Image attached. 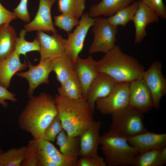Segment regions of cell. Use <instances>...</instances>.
<instances>
[{"mask_svg": "<svg viewBox=\"0 0 166 166\" xmlns=\"http://www.w3.org/2000/svg\"><path fill=\"white\" fill-rule=\"evenodd\" d=\"M29 98L18 117V124L21 129L38 140L42 138L45 130L57 115L54 97L42 92Z\"/></svg>", "mask_w": 166, "mask_h": 166, "instance_id": "obj_1", "label": "cell"}, {"mask_svg": "<svg viewBox=\"0 0 166 166\" xmlns=\"http://www.w3.org/2000/svg\"><path fill=\"white\" fill-rule=\"evenodd\" d=\"M97 66L99 72L118 82H131L142 78L145 71L136 59L124 53L117 45L97 61Z\"/></svg>", "mask_w": 166, "mask_h": 166, "instance_id": "obj_2", "label": "cell"}, {"mask_svg": "<svg viewBox=\"0 0 166 166\" xmlns=\"http://www.w3.org/2000/svg\"><path fill=\"white\" fill-rule=\"evenodd\" d=\"M54 99L63 129L69 136H80L94 121L86 100L73 101L58 94Z\"/></svg>", "mask_w": 166, "mask_h": 166, "instance_id": "obj_3", "label": "cell"}, {"mask_svg": "<svg viewBox=\"0 0 166 166\" xmlns=\"http://www.w3.org/2000/svg\"><path fill=\"white\" fill-rule=\"evenodd\" d=\"M100 144L107 166H132L138 153L126 138L110 130L101 136Z\"/></svg>", "mask_w": 166, "mask_h": 166, "instance_id": "obj_4", "label": "cell"}, {"mask_svg": "<svg viewBox=\"0 0 166 166\" xmlns=\"http://www.w3.org/2000/svg\"><path fill=\"white\" fill-rule=\"evenodd\" d=\"M109 130L126 138L147 131L143 113L128 105L112 115Z\"/></svg>", "mask_w": 166, "mask_h": 166, "instance_id": "obj_5", "label": "cell"}, {"mask_svg": "<svg viewBox=\"0 0 166 166\" xmlns=\"http://www.w3.org/2000/svg\"><path fill=\"white\" fill-rule=\"evenodd\" d=\"M92 26L93 40L89 49L91 54L96 52L105 53L112 49L116 45L118 27L110 24L107 18L97 17Z\"/></svg>", "mask_w": 166, "mask_h": 166, "instance_id": "obj_6", "label": "cell"}, {"mask_svg": "<svg viewBox=\"0 0 166 166\" xmlns=\"http://www.w3.org/2000/svg\"><path fill=\"white\" fill-rule=\"evenodd\" d=\"M130 83L117 82L108 95L96 101L97 109L103 115H111L128 105Z\"/></svg>", "mask_w": 166, "mask_h": 166, "instance_id": "obj_7", "label": "cell"}, {"mask_svg": "<svg viewBox=\"0 0 166 166\" xmlns=\"http://www.w3.org/2000/svg\"><path fill=\"white\" fill-rule=\"evenodd\" d=\"M95 22V18L90 17L89 13H84L79 24L73 32L68 34L67 38L65 39V53L74 64L83 48L88 32Z\"/></svg>", "mask_w": 166, "mask_h": 166, "instance_id": "obj_8", "label": "cell"}, {"mask_svg": "<svg viewBox=\"0 0 166 166\" xmlns=\"http://www.w3.org/2000/svg\"><path fill=\"white\" fill-rule=\"evenodd\" d=\"M162 67L160 62L154 61L144 71L142 77L151 93L153 108L156 109L159 108L161 100L166 94V79Z\"/></svg>", "mask_w": 166, "mask_h": 166, "instance_id": "obj_9", "label": "cell"}, {"mask_svg": "<svg viewBox=\"0 0 166 166\" xmlns=\"http://www.w3.org/2000/svg\"><path fill=\"white\" fill-rule=\"evenodd\" d=\"M37 166H76L77 160L63 155L51 142L37 140Z\"/></svg>", "mask_w": 166, "mask_h": 166, "instance_id": "obj_10", "label": "cell"}, {"mask_svg": "<svg viewBox=\"0 0 166 166\" xmlns=\"http://www.w3.org/2000/svg\"><path fill=\"white\" fill-rule=\"evenodd\" d=\"M53 59H48L40 61L39 64L36 65L29 62L27 71L18 72L15 74L27 81L29 85L27 92L29 98L33 96L34 91L39 85L49 84V77L53 71Z\"/></svg>", "mask_w": 166, "mask_h": 166, "instance_id": "obj_11", "label": "cell"}, {"mask_svg": "<svg viewBox=\"0 0 166 166\" xmlns=\"http://www.w3.org/2000/svg\"><path fill=\"white\" fill-rule=\"evenodd\" d=\"M128 105L143 114L153 108L151 93L142 78L130 83Z\"/></svg>", "mask_w": 166, "mask_h": 166, "instance_id": "obj_12", "label": "cell"}, {"mask_svg": "<svg viewBox=\"0 0 166 166\" xmlns=\"http://www.w3.org/2000/svg\"><path fill=\"white\" fill-rule=\"evenodd\" d=\"M37 38L40 44V60L54 59L65 54V39L57 33L50 35L38 31Z\"/></svg>", "mask_w": 166, "mask_h": 166, "instance_id": "obj_13", "label": "cell"}, {"mask_svg": "<svg viewBox=\"0 0 166 166\" xmlns=\"http://www.w3.org/2000/svg\"><path fill=\"white\" fill-rule=\"evenodd\" d=\"M56 0H40L38 12L34 19L24 26L27 31L57 32L54 26L51 15V9Z\"/></svg>", "mask_w": 166, "mask_h": 166, "instance_id": "obj_14", "label": "cell"}, {"mask_svg": "<svg viewBox=\"0 0 166 166\" xmlns=\"http://www.w3.org/2000/svg\"><path fill=\"white\" fill-rule=\"evenodd\" d=\"M117 82L108 75L101 72L93 81L88 89L86 99L93 114L96 101L108 95Z\"/></svg>", "mask_w": 166, "mask_h": 166, "instance_id": "obj_15", "label": "cell"}, {"mask_svg": "<svg viewBox=\"0 0 166 166\" xmlns=\"http://www.w3.org/2000/svg\"><path fill=\"white\" fill-rule=\"evenodd\" d=\"M126 139L138 153L160 149L166 146V133H157L147 130Z\"/></svg>", "mask_w": 166, "mask_h": 166, "instance_id": "obj_16", "label": "cell"}, {"mask_svg": "<svg viewBox=\"0 0 166 166\" xmlns=\"http://www.w3.org/2000/svg\"><path fill=\"white\" fill-rule=\"evenodd\" d=\"M159 17L152 10L139 0V6L132 21L135 27L134 42L135 44L141 42L146 36L147 25L159 22Z\"/></svg>", "mask_w": 166, "mask_h": 166, "instance_id": "obj_17", "label": "cell"}, {"mask_svg": "<svg viewBox=\"0 0 166 166\" xmlns=\"http://www.w3.org/2000/svg\"><path fill=\"white\" fill-rule=\"evenodd\" d=\"M75 65V71L82 86L83 97L86 100L88 88L99 73L97 61L91 55L85 58L79 57Z\"/></svg>", "mask_w": 166, "mask_h": 166, "instance_id": "obj_18", "label": "cell"}, {"mask_svg": "<svg viewBox=\"0 0 166 166\" xmlns=\"http://www.w3.org/2000/svg\"><path fill=\"white\" fill-rule=\"evenodd\" d=\"M101 122L94 121L92 124L80 136V156L98 155L101 136L99 131Z\"/></svg>", "mask_w": 166, "mask_h": 166, "instance_id": "obj_19", "label": "cell"}, {"mask_svg": "<svg viewBox=\"0 0 166 166\" xmlns=\"http://www.w3.org/2000/svg\"><path fill=\"white\" fill-rule=\"evenodd\" d=\"M19 56L15 50L9 57L0 61V85L6 88L13 76L28 66L26 62H21Z\"/></svg>", "mask_w": 166, "mask_h": 166, "instance_id": "obj_20", "label": "cell"}, {"mask_svg": "<svg viewBox=\"0 0 166 166\" xmlns=\"http://www.w3.org/2000/svg\"><path fill=\"white\" fill-rule=\"evenodd\" d=\"M136 0H101L90 6L89 16L93 18L104 16L109 17L120 10L129 6Z\"/></svg>", "mask_w": 166, "mask_h": 166, "instance_id": "obj_21", "label": "cell"}, {"mask_svg": "<svg viewBox=\"0 0 166 166\" xmlns=\"http://www.w3.org/2000/svg\"><path fill=\"white\" fill-rule=\"evenodd\" d=\"M56 139V144L63 155L68 158L77 160L80 156V136H69L63 129Z\"/></svg>", "mask_w": 166, "mask_h": 166, "instance_id": "obj_22", "label": "cell"}, {"mask_svg": "<svg viewBox=\"0 0 166 166\" xmlns=\"http://www.w3.org/2000/svg\"><path fill=\"white\" fill-rule=\"evenodd\" d=\"M17 36L15 29L10 24L0 26V61L9 57L15 50Z\"/></svg>", "mask_w": 166, "mask_h": 166, "instance_id": "obj_23", "label": "cell"}, {"mask_svg": "<svg viewBox=\"0 0 166 166\" xmlns=\"http://www.w3.org/2000/svg\"><path fill=\"white\" fill-rule=\"evenodd\" d=\"M57 90L58 94L71 100L78 101L84 99L82 86L76 71L61 84Z\"/></svg>", "mask_w": 166, "mask_h": 166, "instance_id": "obj_24", "label": "cell"}, {"mask_svg": "<svg viewBox=\"0 0 166 166\" xmlns=\"http://www.w3.org/2000/svg\"><path fill=\"white\" fill-rule=\"evenodd\" d=\"M53 71L61 84L68 79L75 72V64L65 53L53 59Z\"/></svg>", "mask_w": 166, "mask_h": 166, "instance_id": "obj_25", "label": "cell"}, {"mask_svg": "<svg viewBox=\"0 0 166 166\" xmlns=\"http://www.w3.org/2000/svg\"><path fill=\"white\" fill-rule=\"evenodd\" d=\"M139 6V1H136L129 6L120 10L114 15L107 18L108 22L112 25L118 27L125 26L132 21Z\"/></svg>", "mask_w": 166, "mask_h": 166, "instance_id": "obj_26", "label": "cell"}, {"mask_svg": "<svg viewBox=\"0 0 166 166\" xmlns=\"http://www.w3.org/2000/svg\"><path fill=\"white\" fill-rule=\"evenodd\" d=\"M59 12L78 20L84 14L85 0H58Z\"/></svg>", "mask_w": 166, "mask_h": 166, "instance_id": "obj_27", "label": "cell"}, {"mask_svg": "<svg viewBox=\"0 0 166 166\" xmlns=\"http://www.w3.org/2000/svg\"><path fill=\"white\" fill-rule=\"evenodd\" d=\"M26 146L13 148L0 153V166H21L25 158Z\"/></svg>", "mask_w": 166, "mask_h": 166, "instance_id": "obj_28", "label": "cell"}, {"mask_svg": "<svg viewBox=\"0 0 166 166\" xmlns=\"http://www.w3.org/2000/svg\"><path fill=\"white\" fill-rule=\"evenodd\" d=\"M165 164L160 156V149H153L138 153L132 166H162Z\"/></svg>", "mask_w": 166, "mask_h": 166, "instance_id": "obj_29", "label": "cell"}, {"mask_svg": "<svg viewBox=\"0 0 166 166\" xmlns=\"http://www.w3.org/2000/svg\"><path fill=\"white\" fill-rule=\"evenodd\" d=\"M27 31L25 29L22 30L19 33V37H17L15 50L19 55H23L26 56L28 52L40 50V44L37 38L33 41L30 42L26 40L25 36Z\"/></svg>", "mask_w": 166, "mask_h": 166, "instance_id": "obj_30", "label": "cell"}, {"mask_svg": "<svg viewBox=\"0 0 166 166\" xmlns=\"http://www.w3.org/2000/svg\"><path fill=\"white\" fill-rule=\"evenodd\" d=\"M55 26L69 33L73 28L78 25L80 21L66 14H62L53 17Z\"/></svg>", "mask_w": 166, "mask_h": 166, "instance_id": "obj_31", "label": "cell"}, {"mask_svg": "<svg viewBox=\"0 0 166 166\" xmlns=\"http://www.w3.org/2000/svg\"><path fill=\"white\" fill-rule=\"evenodd\" d=\"M62 129V124L57 115L45 130L42 139L53 142Z\"/></svg>", "mask_w": 166, "mask_h": 166, "instance_id": "obj_32", "label": "cell"}, {"mask_svg": "<svg viewBox=\"0 0 166 166\" xmlns=\"http://www.w3.org/2000/svg\"><path fill=\"white\" fill-rule=\"evenodd\" d=\"M37 140H30L26 146L25 158L21 166H37Z\"/></svg>", "mask_w": 166, "mask_h": 166, "instance_id": "obj_33", "label": "cell"}, {"mask_svg": "<svg viewBox=\"0 0 166 166\" xmlns=\"http://www.w3.org/2000/svg\"><path fill=\"white\" fill-rule=\"evenodd\" d=\"M76 166H107L104 158L98 155L94 156H80Z\"/></svg>", "mask_w": 166, "mask_h": 166, "instance_id": "obj_34", "label": "cell"}, {"mask_svg": "<svg viewBox=\"0 0 166 166\" xmlns=\"http://www.w3.org/2000/svg\"><path fill=\"white\" fill-rule=\"evenodd\" d=\"M163 19H166V6L163 0H140Z\"/></svg>", "mask_w": 166, "mask_h": 166, "instance_id": "obj_35", "label": "cell"}, {"mask_svg": "<svg viewBox=\"0 0 166 166\" xmlns=\"http://www.w3.org/2000/svg\"><path fill=\"white\" fill-rule=\"evenodd\" d=\"M28 0H21L18 5L13 10V13L17 18L26 22H29L30 17L27 9Z\"/></svg>", "mask_w": 166, "mask_h": 166, "instance_id": "obj_36", "label": "cell"}, {"mask_svg": "<svg viewBox=\"0 0 166 166\" xmlns=\"http://www.w3.org/2000/svg\"><path fill=\"white\" fill-rule=\"evenodd\" d=\"M6 100L15 102L18 99L15 94L8 91L7 88L0 85V104L5 108H7L8 106Z\"/></svg>", "mask_w": 166, "mask_h": 166, "instance_id": "obj_37", "label": "cell"}, {"mask_svg": "<svg viewBox=\"0 0 166 166\" xmlns=\"http://www.w3.org/2000/svg\"><path fill=\"white\" fill-rule=\"evenodd\" d=\"M17 18L13 12L8 10L0 2V26L6 23L10 24Z\"/></svg>", "mask_w": 166, "mask_h": 166, "instance_id": "obj_38", "label": "cell"}, {"mask_svg": "<svg viewBox=\"0 0 166 166\" xmlns=\"http://www.w3.org/2000/svg\"><path fill=\"white\" fill-rule=\"evenodd\" d=\"M160 156L161 160L164 164L166 163V146L160 149Z\"/></svg>", "mask_w": 166, "mask_h": 166, "instance_id": "obj_39", "label": "cell"}, {"mask_svg": "<svg viewBox=\"0 0 166 166\" xmlns=\"http://www.w3.org/2000/svg\"><path fill=\"white\" fill-rule=\"evenodd\" d=\"M3 151H4L1 149V147H0V153L3 152Z\"/></svg>", "mask_w": 166, "mask_h": 166, "instance_id": "obj_40", "label": "cell"}]
</instances>
